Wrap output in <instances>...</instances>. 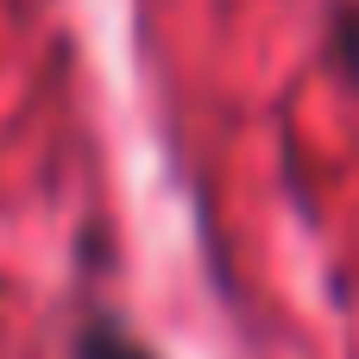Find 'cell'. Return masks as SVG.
Instances as JSON below:
<instances>
[{
	"instance_id": "cell-1",
	"label": "cell",
	"mask_w": 359,
	"mask_h": 359,
	"mask_svg": "<svg viewBox=\"0 0 359 359\" xmlns=\"http://www.w3.org/2000/svg\"><path fill=\"white\" fill-rule=\"evenodd\" d=\"M63 353L69 359H158L114 309H88L76 328H69V341H63Z\"/></svg>"
},
{
	"instance_id": "cell-2",
	"label": "cell",
	"mask_w": 359,
	"mask_h": 359,
	"mask_svg": "<svg viewBox=\"0 0 359 359\" xmlns=\"http://www.w3.org/2000/svg\"><path fill=\"white\" fill-rule=\"evenodd\" d=\"M328 50H334V69H341V76H347V82L359 88V0H347V6L334 13Z\"/></svg>"
}]
</instances>
